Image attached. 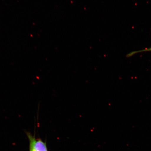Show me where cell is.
Here are the masks:
<instances>
[{
    "mask_svg": "<svg viewBox=\"0 0 151 151\" xmlns=\"http://www.w3.org/2000/svg\"><path fill=\"white\" fill-rule=\"evenodd\" d=\"M29 141V151H48L46 143L41 139H36L29 132L26 133Z\"/></svg>",
    "mask_w": 151,
    "mask_h": 151,
    "instance_id": "6da1fadb",
    "label": "cell"
},
{
    "mask_svg": "<svg viewBox=\"0 0 151 151\" xmlns=\"http://www.w3.org/2000/svg\"><path fill=\"white\" fill-rule=\"evenodd\" d=\"M147 52H151V47H150V48H149L143 49V50L134 51L130 52L127 55H126V57L127 58H130L131 57L134 55L136 54L139 53Z\"/></svg>",
    "mask_w": 151,
    "mask_h": 151,
    "instance_id": "7a4b0ae2",
    "label": "cell"
}]
</instances>
